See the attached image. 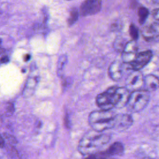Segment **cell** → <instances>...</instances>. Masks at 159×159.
<instances>
[{
  "label": "cell",
  "instance_id": "6da1fadb",
  "mask_svg": "<svg viewBox=\"0 0 159 159\" xmlns=\"http://www.w3.org/2000/svg\"><path fill=\"white\" fill-rule=\"evenodd\" d=\"M111 140L108 134L94 130L87 132L81 138L78 145V151L83 155H91L100 151Z\"/></svg>",
  "mask_w": 159,
  "mask_h": 159
},
{
  "label": "cell",
  "instance_id": "7a4b0ae2",
  "mask_svg": "<svg viewBox=\"0 0 159 159\" xmlns=\"http://www.w3.org/2000/svg\"><path fill=\"white\" fill-rule=\"evenodd\" d=\"M116 114L111 110H96L92 111L88 116V122L91 129L95 131L103 132L113 129Z\"/></svg>",
  "mask_w": 159,
  "mask_h": 159
},
{
  "label": "cell",
  "instance_id": "3957f363",
  "mask_svg": "<svg viewBox=\"0 0 159 159\" xmlns=\"http://www.w3.org/2000/svg\"><path fill=\"white\" fill-rule=\"evenodd\" d=\"M150 100V92L141 89L132 91L126 106L132 112H139L147 106Z\"/></svg>",
  "mask_w": 159,
  "mask_h": 159
},
{
  "label": "cell",
  "instance_id": "277c9868",
  "mask_svg": "<svg viewBox=\"0 0 159 159\" xmlns=\"http://www.w3.org/2000/svg\"><path fill=\"white\" fill-rule=\"evenodd\" d=\"M114 107L122 108L126 106L130 92L125 87H110Z\"/></svg>",
  "mask_w": 159,
  "mask_h": 159
},
{
  "label": "cell",
  "instance_id": "5b68a950",
  "mask_svg": "<svg viewBox=\"0 0 159 159\" xmlns=\"http://www.w3.org/2000/svg\"><path fill=\"white\" fill-rule=\"evenodd\" d=\"M101 0H84L80 6L79 13L83 17L93 16L101 11Z\"/></svg>",
  "mask_w": 159,
  "mask_h": 159
},
{
  "label": "cell",
  "instance_id": "8992f818",
  "mask_svg": "<svg viewBox=\"0 0 159 159\" xmlns=\"http://www.w3.org/2000/svg\"><path fill=\"white\" fill-rule=\"evenodd\" d=\"M126 88L130 92L143 89V76L139 71L132 72L125 80Z\"/></svg>",
  "mask_w": 159,
  "mask_h": 159
},
{
  "label": "cell",
  "instance_id": "52a82bcc",
  "mask_svg": "<svg viewBox=\"0 0 159 159\" xmlns=\"http://www.w3.org/2000/svg\"><path fill=\"white\" fill-rule=\"evenodd\" d=\"M121 53V59L124 63H132L138 53V46L135 40H131L127 42Z\"/></svg>",
  "mask_w": 159,
  "mask_h": 159
},
{
  "label": "cell",
  "instance_id": "ba28073f",
  "mask_svg": "<svg viewBox=\"0 0 159 159\" xmlns=\"http://www.w3.org/2000/svg\"><path fill=\"white\" fill-rule=\"evenodd\" d=\"M153 56L152 52L146 50L138 53L135 60L130 64L131 68L134 71H140L151 60Z\"/></svg>",
  "mask_w": 159,
  "mask_h": 159
},
{
  "label": "cell",
  "instance_id": "9c48e42d",
  "mask_svg": "<svg viewBox=\"0 0 159 159\" xmlns=\"http://www.w3.org/2000/svg\"><path fill=\"white\" fill-rule=\"evenodd\" d=\"M133 124V118L130 114H116L113 129L119 131H124L129 129Z\"/></svg>",
  "mask_w": 159,
  "mask_h": 159
},
{
  "label": "cell",
  "instance_id": "30bf717a",
  "mask_svg": "<svg viewBox=\"0 0 159 159\" xmlns=\"http://www.w3.org/2000/svg\"><path fill=\"white\" fill-rule=\"evenodd\" d=\"M39 81V76L35 71L29 75L24 89L22 91V96L28 98L31 97L35 93L38 83Z\"/></svg>",
  "mask_w": 159,
  "mask_h": 159
},
{
  "label": "cell",
  "instance_id": "8fae6325",
  "mask_svg": "<svg viewBox=\"0 0 159 159\" xmlns=\"http://www.w3.org/2000/svg\"><path fill=\"white\" fill-rule=\"evenodd\" d=\"M96 104L98 107L102 110H111L114 108L112 98H111V91L109 88L104 92L99 94L96 98Z\"/></svg>",
  "mask_w": 159,
  "mask_h": 159
},
{
  "label": "cell",
  "instance_id": "7c38bea8",
  "mask_svg": "<svg viewBox=\"0 0 159 159\" xmlns=\"http://www.w3.org/2000/svg\"><path fill=\"white\" fill-rule=\"evenodd\" d=\"M142 34L147 41L151 42L158 40L159 39V24H152L145 26L143 29Z\"/></svg>",
  "mask_w": 159,
  "mask_h": 159
},
{
  "label": "cell",
  "instance_id": "4fadbf2b",
  "mask_svg": "<svg viewBox=\"0 0 159 159\" xmlns=\"http://www.w3.org/2000/svg\"><path fill=\"white\" fill-rule=\"evenodd\" d=\"M109 77L114 81H119L122 76V66L119 60L111 63L108 69Z\"/></svg>",
  "mask_w": 159,
  "mask_h": 159
},
{
  "label": "cell",
  "instance_id": "5bb4252c",
  "mask_svg": "<svg viewBox=\"0 0 159 159\" xmlns=\"http://www.w3.org/2000/svg\"><path fill=\"white\" fill-rule=\"evenodd\" d=\"M159 88V78L154 75L149 74L143 77V88L148 91H153Z\"/></svg>",
  "mask_w": 159,
  "mask_h": 159
},
{
  "label": "cell",
  "instance_id": "9a60e30c",
  "mask_svg": "<svg viewBox=\"0 0 159 159\" xmlns=\"http://www.w3.org/2000/svg\"><path fill=\"white\" fill-rule=\"evenodd\" d=\"M109 156H120L122 155L124 152V147L123 144L119 142L113 143L106 150Z\"/></svg>",
  "mask_w": 159,
  "mask_h": 159
},
{
  "label": "cell",
  "instance_id": "2e32d148",
  "mask_svg": "<svg viewBox=\"0 0 159 159\" xmlns=\"http://www.w3.org/2000/svg\"><path fill=\"white\" fill-rule=\"evenodd\" d=\"M68 57L66 55H61L58 60L57 63V74L58 76L63 77V71L65 69V66L67 63Z\"/></svg>",
  "mask_w": 159,
  "mask_h": 159
},
{
  "label": "cell",
  "instance_id": "e0dca14e",
  "mask_svg": "<svg viewBox=\"0 0 159 159\" xmlns=\"http://www.w3.org/2000/svg\"><path fill=\"white\" fill-rule=\"evenodd\" d=\"M126 43L127 42L125 40L123 37H117L116 38L115 40L114 41V43H113L114 48L119 52H122L125 46Z\"/></svg>",
  "mask_w": 159,
  "mask_h": 159
},
{
  "label": "cell",
  "instance_id": "ac0fdd59",
  "mask_svg": "<svg viewBox=\"0 0 159 159\" xmlns=\"http://www.w3.org/2000/svg\"><path fill=\"white\" fill-rule=\"evenodd\" d=\"M79 14H80L79 11L76 8L74 7L71 9L70 12V16L68 19V24L69 26L73 25L77 21Z\"/></svg>",
  "mask_w": 159,
  "mask_h": 159
},
{
  "label": "cell",
  "instance_id": "d6986e66",
  "mask_svg": "<svg viewBox=\"0 0 159 159\" xmlns=\"http://www.w3.org/2000/svg\"><path fill=\"white\" fill-rule=\"evenodd\" d=\"M148 14H149V11L146 7H140L138 9L139 21L140 24H142L145 22Z\"/></svg>",
  "mask_w": 159,
  "mask_h": 159
},
{
  "label": "cell",
  "instance_id": "ffe728a7",
  "mask_svg": "<svg viewBox=\"0 0 159 159\" xmlns=\"http://www.w3.org/2000/svg\"><path fill=\"white\" fill-rule=\"evenodd\" d=\"M109 156L106 151H99L94 154L88 155L86 159H109Z\"/></svg>",
  "mask_w": 159,
  "mask_h": 159
},
{
  "label": "cell",
  "instance_id": "44dd1931",
  "mask_svg": "<svg viewBox=\"0 0 159 159\" xmlns=\"http://www.w3.org/2000/svg\"><path fill=\"white\" fill-rule=\"evenodd\" d=\"M129 34L132 40H135L139 38V30L135 24H131L129 27Z\"/></svg>",
  "mask_w": 159,
  "mask_h": 159
},
{
  "label": "cell",
  "instance_id": "7402d4cb",
  "mask_svg": "<svg viewBox=\"0 0 159 159\" xmlns=\"http://www.w3.org/2000/svg\"><path fill=\"white\" fill-rule=\"evenodd\" d=\"M121 28H122V23L118 19H116V20L113 21L111 23V25L110 27L111 30L112 32L119 31L121 29Z\"/></svg>",
  "mask_w": 159,
  "mask_h": 159
},
{
  "label": "cell",
  "instance_id": "603a6c76",
  "mask_svg": "<svg viewBox=\"0 0 159 159\" xmlns=\"http://www.w3.org/2000/svg\"><path fill=\"white\" fill-rule=\"evenodd\" d=\"M6 111H7V113H8L10 115H11L14 112V107L13 104H12V103H9L8 104V105L7 106V108H6Z\"/></svg>",
  "mask_w": 159,
  "mask_h": 159
},
{
  "label": "cell",
  "instance_id": "cb8c5ba5",
  "mask_svg": "<svg viewBox=\"0 0 159 159\" xmlns=\"http://www.w3.org/2000/svg\"><path fill=\"white\" fill-rule=\"evenodd\" d=\"M153 16L157 20L159 21V8L156 9L153 11Z\"/></svg>",
  "mask_w": 159,
  "mask_h": 159
},
{
  "label": "cell",
  "instance_id": "d4e9b609",
  "mask_svg": "<svg viewBox=\"0 0 159 159\" xmlns=\"http://www.w3.org/2000/svg\"><path fill=\"white\" fill-rule=\"evenodd\" d=\"M65 125L66 126V128H69L70 127V120H69V118H68V115H66V116L65 117Z\"/></svg>",
  "mask_w": 159,
  "mask_h": 159
},
{
  "label": "cell",
  "instance_id": "484cf974",
  "mask_svg": "<svg viewBox=\"0 0 159 159\" xmlns=\"http://www.w3.org/2000/svg\"><path fill=\"white\" fill-rule=\"evenodd\" d=\"M5 146V141L4 138L0 135V148H4Z\"/></svg>",
  "mask_w": 159,
  "mask_h": 159
},
{
  "label": "cell",
  "instance_id": "4316f807",
  "mask_svg": "<svg viewBox=\"0 0 159 159\" xmlns=\"http://www.w3.org/2000/svg\"><path fill=\"white\" fill-rule=\"evenodd\" d=\"M9 58H8L7 56H4L1 59V61L2 63H7V62L9 61Z\"/></svg>",
  "mask_w": 159,
  "mask_h": 159
},
{
  "label": "cell",
  "instance_id": "83f0119b",
  "mask_svg": "<svg viewBox=\"0 0 159 159\" xmlns=\"http://www.w3.org/2000/svg\"><path fill=\"white\" fill-rule=\"evenodd\" d=\"M30 55H25V57H24V60L25 61H27L29 59H30Z\"/></svg>",
  "mask_w": 159,
  "mask_h": 159
},
{
  "label": "cell",
  "instance_id": "f1b7e54d",
  "mask_svg": "<svg viewBox=\"0 0 159 159\" xmlns=\"http://www.w3.org/2000/svg\"><path fill=\"white\" fill-rule=\"evenodd\" d=\"M5 51V50L3 48H2V47H0V54H1V53H4V52Z\"/></svg>",
  "mask_w": 159,
  "mask_h": 159
},
{
  "label": "cell",
  "instance_id": "f546056e",
  "mask_svg": "<svg viewBox=\"0 0 159 159\" xmlns=\"http://www.w3.org/2000/svg\"><path fill=\"white\" fill-rule=\"evenodd\" d=\"M0 159H7L6 157L4 155H0Z\"/></svg>",
  "mask_w": 159,
  "mask_h": 159
},
{
  "label": "cell",
  "instance_id": "4dcf8cb0",
  "mask_svg": "<svg viewBox=\"0 0 159 159\" xmlns=\"http://www.w3.org/2000/svg\"><path fill=\"white\" fill-rule=\"evenodd\" d=\"M152 1L156 3H159V0H152Z\"/></svg>",
  "mask_w": 159,
  "mask_h": 159
},
{
  "label": "cell",
  "instance_id": "1f68e13d",
  "mask_svg": "<svg viewBox=\"0 0 159 159\" xmlns=\"http://www.w3.org/2000/svg\"><path fill=\"white\" fill-rule=\"evenodd\" d=\"M144 159H153V158H149V157H146V158H145Z\"/></svg>",
  "mask_w": 159,
  "mask_h": 159
},
{
  "label": "cell",
  "instance_id": "d6a6232c",
  "mask_svg": "<svg viewBox=\"0 0 159 159\" xmlns=\"http://www.w3.org/2000/svg\"><path fill=\"white\" fill-rule=\"evenodd\" d=\"M65 1H73V0H65Z\"/></svg>",
  "mask_w": 159,
  "mask_h": 159
},
{
  "label": "cell",
  "instance_id": "836d02e7",
  "mask_svg": "<svg viewBox=\"0 0 159 159\" xmlns=\"http://www.w3.org/2000/svg\"><path fill=\"white\" fill-rule=\"evenodd\" d=\"M1 39H0V43H1Z\"/></svg>",
  "mask_w": 159,
  "mask_h": 159
}]
</instances>
